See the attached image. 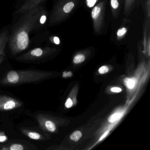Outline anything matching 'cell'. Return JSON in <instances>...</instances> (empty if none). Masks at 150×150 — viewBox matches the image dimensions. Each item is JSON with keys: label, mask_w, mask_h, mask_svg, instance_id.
Segmentation results:
<instances>
[{"label": "cell", "mask_w": 150, "mask_h": 150, "mask_svg": "<svg viewBox=\"0 0 150 150\" xmlns=\"http://www.w3.org/2000/svg\"><path fill=\"white\" fill-rule=\"evenodd\" d=\"M21 132L26 137L33 140H45V136L37 128H30V127H23L20 129Z\"/></svg>", "instance_id": "ba28073f"}, {"label": "cell", "mask_w": 150, "mask_h": 150, "mask_svg": "<svg viewBox=\"0 0 150 150\" xmlns=\"http://www.w3.org/2000/svg\"><path fill=\"white\" fill-rule=\"evenodd\" d=\"M72 74L71 72H64L63 73V77L64 78H67V77H71L72 76Z\"/></svg>", "instance_id": "d4e9b609"}, {"label": "cell", "mask_w": 150, "mask_h": 150, "mask_svg": "<svg viewBox=\"0 0 150 150\" xmlns=\"http://www.w3.org/2000/svg\"><path fill=\"white\" fill-rule=\"evenodd\" d=\"M107 0H103L98 5L94 6L91 12V17L95 32L100 34L105 26V9Z\"/></svg>", "instance_id": "5b68a950"}, {"label": "cell", "mask_w": 150, "mask_h": 150, "mask_svg": "<svg viewBox=\"0 0 150 150\" xmlns=\"http://www.w3.org/2000/svg\"><path fill=\"white\" fill-rule=\"evenodd\" d=\"M66 107L67 108H70L72 106L73 102L72 100L70 98H68L65 104Z\"/></svg>", "instance_id": "603a6c76"}, {"label": "cell", "mask_w": 150, "mask_h": 150, "mask_svg": "<svg viewBox=\"0 0 150 150\" xmlns=\"http://www.w3.org/2000/svg\"><path fill=\"white\" fill-rule=\"evenodd\" d=\"M144 13L145 18L150 19V0H140Z\"/></svg>", "instance_id": "5bb4252c"}, {"label": "cell", "mask_w": 150, "mask_h": 150, "mask_svg": "<svg viewBox=\"0 0 150 150\" xmlns=\"http://www.w3.org/2000/svg\"><path fill=\"white\" fill-rule=\"evenodd\" d=\"M139 2L140 0H124V15L126 18L130 15Z\"/></svg>", "instance_id": "8fae6325"}, {"label": "cell", "mask_w": 150, "mask_h": 150, "mask_svg": "<svg viewBox=\"0 0 150 150\" xmlns=\"http://www.w3.org/2000/svg\"><path fill=\"white\" fill-rule=\"evenodd\" d=\"M124 83L127 88L129 89H132L135 86V81L132 79L126 78V79H125Z\"/></svg>", "instance_id": "2e32d148"}, {"label": "cell", "mask_w": 150, "mask_h": 150, "mask_svg": "<svg viewBox=\"0 0 150 150\" xmlns=\"http://www.w3.org/2000/svg\"><path fill=\"white\" fill-rule=\"evenodd\" d=\"M10 29L9 27L3 29L0 32V65L5 57V49L10 37Z\"/></svg>", "instance_id": "9c48e42d"}, {"label": "cell", "mask_w": 150, "mask_h": 150, "mask_svg": "<svg viewBox=\"0 0 150 150\" xmlns=\"http://www.w3.org/2000/svg\"><path fill=\"white\" fill-rule=\"evenodd\" d=\"M110 91L114 93H120L122 92V89L120 88L113 87L110 89Z\"/></svg>", "instance_id": "cb8c5ba5"}, {"label": "cell", "mask_w": 150, "mask_h": 150, "mask_svg": "<svg viewBox=\"0 0 150 150\" xmlns=\"http://www.w3.org/2000/svg\"><path fill=\"white\" fill-rule=\"evenodd\" d=\"M81 0H57L49 18V25L54 26L68 18L79 4Z\"/></svg>", "instance_id": "3957f363"}, {"label": "cell", "mask_w": 150, "mask_h": 150, "mask_svg": "<svg viewBox=\"0 0 150 150\" xmlns=\"http://www.w3.org/2000/svg\"><path fill=\"white\" fill-rule=\"evenodd\" d=\"M47 16H48V14H47V11H45V9H44L40 17H39V19H38V21L36 29H38L41 26L45 24V23L46 22V21H47Z\"/></svg>", "instance_id": "9a60e30c"}, {"label": "cell", "mask_w": 150, "mask_h": 150, "mask_svg": "<svg viewBox=\"0 0 150 150\" xmlns=\"http://www.w3.org/2000/svg\"><path fill=\"white\" fill-rule=\"evenodd\" d=\"M8 139L7 136L3 132H0V143H4Z\"/></svg>", "instance_id": "44dd1931"}, {"label": "cell", "mask_w": 150, "mask_h": 150, "mask_svg": "<svg viewBox=\"0 0 150 150\" xmlns=\"http://www.w3.org/2000/svg\"><path fill=\"white\" fill-rule=\"evenodd\" d=\"M120 116V114H118V113L113 114L109 117L108 120L109 122H114L118 119Z\"/></svg>", "instance_id": "ffe728a7"}, {"label": "cell", "mask_w": 150, "mask_h": 150, "mask_svg": "<svg viewBox=\"0 0 150 150\" xmlns=\"http://www.w3.org/2000/svg\"><path fill=\"white\" fill-rule=\"evenodd\" d=\"M38 148L30 142L24 140H14L0 144V150H35Z\"/></svg>", "instance_id": "8992f818"}, {"label": "cell", "mask_w": 150, "mask_h": 150, "mask_svg": "<svg viewBox=\"0 0 150 150\" xmlns=\"http://www.w3.org/2000/svg\"><path fill=\"white\" fill-rule=\"evenodd\" d=\"M99 0H86V4L88 7L91 8L93 7Z\"/></svg>", "instance_id": "d6986e66"}, {"label": "cell", "mask_w": 150, "mask_h": 150, "mask_svg": "<svg viewBox=\"0 0 150 150\" xmlns=\"http://www.w3.org/2000/svg\"><path fill=\"white\" fill-rule=\"evenodd\" d=\"M45 0H25L16 13L22 15L37 7L41 6Z\"/></svg>", "instance_id": "30bf717a"}, {"label": "cell", "mask_w": 150, "mask_h": 150, "mask_svg": "<svg viewBox=\"0 0 150 150\" xmlns=\"http://www.w3.org/2000/svg\"><path fill=\"white\" fill-rule=\"evenodd\" d=\"M85 57L83 54H79L76 55L74 59V62L75 64L82 63L85 60Z\"/></svg>", "instance_id": "ac0fdd59"}, {"label": "cell", "mask_w": 150, "mask_h": 150, "mask_svg": "<svg viewBox=\"0 0 150 150\" xmlns=\"http://www.w3.org/2000/svg\"><path fill=\"white\" fill-rule=\"evenodd\" d=\"M130 23L131 21L127 19V18L124 19L122 25L117 31L116 38L118 41L122 40L126 35Z\"/></svg>", "instance_id": "7c38bea8"}, {"label": "cell", "mask_w": 150, "mask_h": 150, "mask_svg": "<svg viewBox=\"0 0 150 150\" xmlns=\"http://www.w3.org/2000/svg\"><path fill=\"white\" fill-rule=\"evenodd\" d=\"M108 132H105V133H104V134H103L102 136L101 137L100 139V140H99V141H100V140H101L102 139H103L106 136H107V135L108 134Z\"/></svg>", "instance_id": "4316f807"}, {"label": "cell", "mask_w": 150, "mask_h": 150, "mask_svg": "<svg viewBox=\"0 0 150 150\" xmlns=\"http://www.w3.org/2000/svg\"><path fill=\"white\" fill-rule=\"evenodd\" d=\"M44 9L40 6L23 14L11 29L8 43L12 55L16 56L28 49L30 34L36 30L38 21Z\"/></svg>", "instance_id": "6da1fadb"}, {"label": "cell", "mask_w": 150, "mask_h": 150, "mask_svg": "<svg viewBox=\"0 0 150 150\" xmlns=\"http://www.w3.org/2000/svg\"><path fill=\"white\" fill-rule=\"evenodd\" d=\"M109 71V68L106 66H103L99 69V72L101 74H104Z\"/></svg>", "instance_id": "7402d4cb"}, {"label": "cell", "mask_w": 150, "mask_h": 150, "mask_svg": "<svg viewBox=\"0 0 150 150\" xmlns=\"http://www.w3.org/2000/svg\"><path fill=\"white\" fill-rule=\"evenodd\" d=\"M112 16L115 19L119 16L123 0H110Z\"/></svg>", "instance_id": "4fadbf2b"}, {"label": "cell", "mask_w": 150, "mask_h": 150, "mask_svg": "<svg viewBox=\"0 0 150 150\" xmlns=\"http://www.w3.org/2000/svg\"><path fill=\"white\" fill-rule=\"evenodd\" d=\"M50 76V73L40 70H11L0 80L5 86H16L41 83Z\"/></svg>", "instance_id": "7a4b0ae2"}, {"label": "cell", "mask_w": 150, "mask_h": 150, "mask_svg": "<svg viewBox=\"0 0 150 150\" xmlns=\"http://www.w3.org/2000/svg\"><path fill=\"white\" fill-rule=\"evenodd\" d=\"M54 51V49L50 47L36 48L18 56L15 60L26 64H40Z\"/></svg>", "instance_id": "277c9868"}, {"label": "cell", "mask_w": 150, "mask_h": 150, "mask_svg": "<svg viewBox=\"0 0 150 150\" xmlns=\"http://www.w3.org/2000/svg\"><path fill=\"white\" fill-rule=\"evenodd\" d=\"M22 102L8 96L0 95V111H7L21 108Z\"/></svg>", "instance_id": "52a82bcc"}, {"label": "cell", "mask_w": 150, "mask_h": 150, "mask_svg": "<svg viewBox=\"0 0 150 150\" xmlns=\"http://www.w3.org/2000/svg\"><path fill=\"white\" fill-rule=\"evenodd\" d=\"M53 41H54V43L56 44L59 45L60 43L59 39L57 37H55L54 38Z\"/></svg>", "instance_id": "484cf974"}, {"label": "cell", "mask_w": 150, "mask_h": 150, "mask_svg": "<svg viewBox=\"0 0 150 150\" xmlns=\"http://www.w3.org/2000/svg\"><path fill=\"white\" fill-rule=\"evenodd\" d=\"M81 136H82V134H81V132L79 131H76L71 135L70 138L72 140L77 141L81 138Z\"/></svg>", "instance_id": "e0dca14e"}]
</instances>
